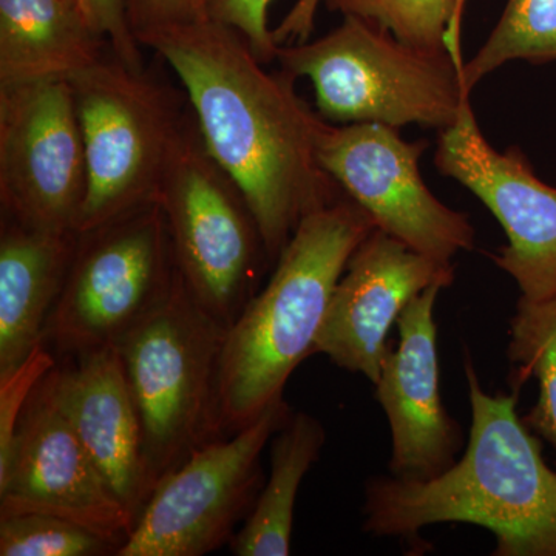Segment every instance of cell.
Returning a JSON list of instances; mask_svg holds the SVG:
<instances>
[{
    "label": "cell",
    "mask_w": 556,
    "mask_h": 556,
    "mask_svg": "<svg viewBox=\"0 0 556 556\" xmlns=\"http://www.w3.org/2000/svg\"><path fill=\"white\" fill-rule=\"evenodd\" d=\"M141 47L177 76L208 153L240 186L276 265L302 219L343 195L318 163L327 121L299 97L295 78L269 73L229 25L170 28Z\"/></svg>",
    "instance_id": "obj_1"
},
{
    "label": "cell",
    "mask_w": 556,
    "mask_h": 556,
    "mask_svg": "<svg viewBox=\"0 0 556 556\" xmlns=\"http://www.w3.org/2000/svg\"><path fill=\"white\" fill-rule=\"evenodd\" d=\"M471 428L466 452L430 481L369 478L364 530L416 546L420 530L471 525L496 538L493 556H556V471L518 415V390L486 393L464 351Z\"/></svg>",
    "instance_id": "obj_2"
},
{
    "label": "cell",
    "mask_w": 556,
    "mask_h": 556,
    "mask_svg": "<svg viewBox=\"0 0 556 556\" xmlns=\"http://www.w3.org/2000/svg\"><path fill=\"white\" fill-rule=\"evenodd\" d=\"M376 223L343 193L302 219L268 283L226 332L215 415L223 438L239 433L283 399L295 368L314 354L332 292Z\"/></svg>",
    "instance_id": "obj_3"
},
{
    "label": "cell",
    "mask_w": 556,
    "mask_h": 556,
    "mask_svg": "<svg viewBox=\"0 0 556 556\" xmlns=\"http://www.w3.org/2000/svg\"><path fill=\"white\" fill-rule=\"evenodd\" d=\"M277 61L292 78H308L318 115L332 123L408 124L444 130L470 93L464 64L448 51L424 50L357 16L324 38L278 47Z\"/></svg>",
    "instance_id": "obj_4"
},
{
    "label": "cell",
    "mask_w": 556,
    "mask_h": 556,
    "mask_svg": "<svg viewBox=\"0 0 556 556\" xmlns=\"http://www.w3.org/2000/svg\"><path fill=\"white\" fill-rule=\"evenodd\" d=\"M70 84L86 146L89 188L78 232H87L156 203L190 104L182 87L149 65L131 68L112 47Z\"/></svg>",
    "instance_id": "obj_5"
},
{
    "label": "cell",
    "mask_w": 556,
    "mask_h": 556,
    "mask_svg": "<svg viewBox=\"0 0 556 556\" xmlns=\"http://www.w3.org/2000/svg\"><path fill=\"white\" fill-rule=\"evenodd\" d=\"M226 332L178 273L166 303L116 345L141 426L150 496L192 453L223 438L215 387Z\"/></svg>",
    "instance_id": "obj_6"
},
{
    "label": "cell",
    "mask_w": 556,
    "mask_h": 556,
    "mask_svg": "<svg viewBox=\"0 0 556 556\" xmlns=\"http://www.w3.org/2000/svg\"><path fill=\"white\" fill-rule=\"evenodd\" d=\"M156 201L186 288L229 329L273 265L247 197L208 153L192 108L175 139Z\"/></svg>",
    "instance_id": "obj_7"
},
{
    "label": "cell",
    "mask_w": 556,
    "mask_h": 556,
    "mask_svg": "<svg viewBox=\"0 0 556 556\" xmlns=\"http://www.w3.org/2000/svg\"><path fill=\"white\" fill-rule=\"evenodd\" d=\"M177 277L159 201L79 232L46 343L70 358L118 345L166 303Z\"/></svg>",
    "instance_id": "obj_8"
},
{
    "label": "cell",
    "mask_w": 556,
    "mask_h": 556,
    "mask_svg": "<svg viewBox=\"0 0 556 556\" xmlns=\"http://www.w3.org/2000/svg\"><path fill=\"white\" fill-rule=\"evenodd\" d=\"M291 415L280 399L239 433L192 453L153 490L116 556H203L229 546L265 484L263 450Z\"/></svg>",
    "instance_id": "obj_9"
},
{
    "label": "cell",
    "mask_w": 556,
    "mask_h": 556,
    "mask_svg": "<svg viewBox=\"0 0 556 556\" xmlns=\"http://www.w3.org/2000/svg\"><path fill=\"white\" fill-rule=\"evenodd\" d=\"M89 174L67 80L0 89V207L24 228L78 232Z\"/></svg>",
    "instance_id": "obj_10"
},
{
    "label": "cell",
    "mask_w": 556,
    "mask_h": 556,
    "mask_svg": "<svg viewBox=\"0 0 556 556\" xmlns=\"http://www.w3.org/2000/svg\"><path fill=\"white\" fill-rule=\"evenodd\" d=\"M427 146L405 141L386 124H327L317 156L376 228L427 257L453 263L459 252L473 251L477 232L466 214L445 206L424 182L419 159Z\"/></svg>",
    "instance_id": "obj_11"
},
{
    "label": "cell",
    "mask_w": 556,
    "mask_h": 556,
    "mask_svg": "<svg viewBox=\"0 0 556 556\" xmlns=\"http://www.w3.org/2000/svg\"><path fill=\"white\" fill-rule=\"evenodd\" d=\"M434 164L503 226L508 243L492 258L517 281L521 298H556V188L536 177L522 150L490 146L467 100L455 123L441 130Z\"/></svg>",
    "instance_id": "obj_12"
},
{
    "label": "cell",
    "mask_w": 556,
    "mask_h": 556,
    "mask_svg": "<svg viewBox=\"0 0 556 556\" xmlns=\"http://www.w3.org/2000/svg\"><path fill=\"white\" fill-rule=\"evenodd\" d=\"M49 375L28 399L9 455L0 460V517L43 514L67 519L119 551L135 519L62 415Z\"/></svg>",
    "instance_id": "obj_13"
},
{
    "label": "cell",
    "mask_w": 556,
    "mask_h": 556,
    "mask_svg": "<svg viewBox=\"0 0 556 556\" xmlns=\"http://www.w3.org/2000/svg\"><path fill=\"white\" fill-rule=\"evenodd\" d=\"M453 281V263L427 257L376 228L351 255L332 292L314 354L378 382L388 334L402 311L426 289Z\"/></svg>",
    "instance_id": "obj_14"
},
{
    "label": "cell",
    "mask_w": 556,
    "mask_h": 556,
    "mask_svg": "<svg viewBox=\"0 0 556 556\" xmlns=\"http://www.w3.org/2000/svg\"><path fill=\"white\" fill-rule=\"evenodd\" d=\"M444 288L430 287L397 318L399 343L388 350L376 387L391 433L388 470L402 481H430L455 466L463 428L441 396L434 306Z\"/></svg>",
    "instance_id": "obj_15"
},
{
    "label": "cell",
    "mask_w": 556,
    "mask_h": 556,
    "mask_svg": "<svg viewBox=\"0 0 556 556\" xmlns=\"http://www.w3.org/2000/svg\"><path fill=\"white\" fill-rule=\"evenodd\" d=\"M50 371L54 401L135 521L150 493L141 426L118 348L72 357Z\"/></svg>",
    "instance_id": "obj_16"
},
{
    "label": "cell",
    "mask_w": 556,
    "mask_h": 556,
    "mask_svg": "<svg viewBox=\"0 0 556 556\" xmlns=\"http://www.w3.org/2000/svg\"><path fill=\"white\" fill-rule=\"evenodd\" d=\"M79 232L24 228L2 218L0 230V376L46 343L47 325L67 280Z\"/></svg>",
    "instance_id": "obj_17"
},
{
    "label": "cell",
    "mask_w": 556,
    "mask_h": 556,
    "mask_svg": "<svg viewBox=\"0 0 556 556\" xmlns=\"http://www.w3.org/2000/svg\"><path fill=\"white\" fill-rule=\"evenodd\" d=\"M109 50L76 0H0V89L70 83Z\"/></svg>",
    "instance_id": "obj_18"
},
{
    "label": "cell",
    "mask_w": 556,
    "mask_h": 556,
    "mask_svg": "<svg viewBox=\"0 0 556 556\" xmlns=\"http://www.w3.org/2000/svg\"><path fill=\"white\" fill-rule=\"evenodd\" d=\"M327 431L317 417L292 413L270 439V475L247 521L229 543L237 556L291 554L295 500L303 479L317 463Z\"/></svg>",
    "instance_id": "obj_19"
},
{
    "label": "cell",
    "mask_w": 556,
    "mask_h": 556,
    "mask_svg": "<svg viewBox=\"0 0 556 556\" xmlns=\"http://www.w3.org/2000/svg\"><path fill=\"white\" fill-rule=\"evenodd\" d=\"M508 334L515 382L535 376L540 383L536 404L522 420L556 452V298L541 302L519 298Z\"/></svg>",
    "instance_id": "obj_20"
},
{
    "label": "cell",
    "mask_w": 556,
    "mask_h": 556,
    "mask_svg": "<svg viewBox=\"0 0 556 556\" xmlns=\"http://www.w3.org/2000/svg\"><path fill=\"white\" fill-rule=\"evenodd\" d=\"M510 61L556 62V0H507L484 46L464 64V87L470 93L486 75Z\"/></svg>",
    "instance_id": "obj_21"
},
{
    "label": "cell",
    "mask_w": 556,
    "mask_h": 556,
    "mask_svg": "<svg viewBox=\"0 0 556 556\" xmlns=\"http://www.w3.org/2000/svg\"><path fill=\"white\" fill-rule=\"evenodd\" d=\"M343 16L379 25L394 38L424 50H445V36L460 0H325Z\"/></svg>",
    "instance_id": "obj_22"
},
{
    "label": "cell",
    "mask_w": 556,
    "mask_h": 556,
    "mask_svg": "<svg viewBox=\"0 0 556 556\" xmlns=\"http://www.w3.org/2000/svg\"><path fill=\"white\" fill-rule=\"evenodd\" d=\"M116 552L115 544L67 519L43 514L0 517L2 556H104Z\"/></svg>",
    "instance_id": "obj_23"
},
{
    "label": "cell",
    "mask_w": 556,
    "mask_h": 556,
    "mask_svg": "<svg viewBox=\"0 0 556 556\" xmlns=\"http://www.w3.org/2000/svg\"><path fill=\"white\" fill-rule=\"evenodd\" d=\"M56 365V354L43 343L20 367L0 376V460L9 455L17 422L33 391Z\"/></svg>",
    "instance_id": "obj_24"
},
{
    "label": "cell",
    "mask_w": 556,
    "mask_h": 556,
    "mask_svg": "<svg viewBox=\"0 0 556 556\" xmlns=\"http://www.w3.org/2000/svg\"><path fill=\"white\" fill-rule=\"evenodd\" d=\"M273 0H207L208 20L229 25L248 39L263 64L277 60L278 43L268 27Z\"/></svg>",
    "instance_id": "obj_25"
},
{
    "label": "cell",
    "mask_w": 556,
    "mask_h": 556,
    "mask_svg": "<svg viewBox=\"0 0 556 556\" xmlns=\"http://www.w3.org/2000/svg\"><path fill=\"white\" fill-rule=\"evenodd\" d=\"M139 46L155 33L208 20L207 0H124Z\"/></svg>",
    "instance_id": "obj_26"
},
{
    "label": "cell",
    "mask_w": 556,
    "mask_h": 556,
    "mask_svg": "<svg viewBox=\"0 0 556 556\" xmlns=\"http://www.w3.org/2000/svg\"><path fill=\"white\" fill-rule=\"evenodd\" d=\"M91 27L109 40L113 53L131 68L146 67L142 47L139 46L129 21L124 0H78Z\"/></svg>",
    "instance_id": "obj_27"
},
{
    "label": "cell",
    "mask_w": 556,
    "mask_h": 556,
    "mask_svg": "<svg viewBox=\"0 0 556 556\" xmlns=\"http://www.w3.org/2000/svg\"><path fill=\"white\" fill-rule=\"evenodd\" d=\"M76 2H78V0H76ZM79 3V2H78Z\"/></svg>",
    "instance_id": "obj_28"
}]
</instances>
